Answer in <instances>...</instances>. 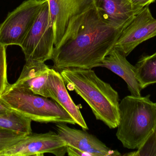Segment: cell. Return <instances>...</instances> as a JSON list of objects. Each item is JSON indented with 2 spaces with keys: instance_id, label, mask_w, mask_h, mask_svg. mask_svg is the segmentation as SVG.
<instances>
[{
  "instance_id": "6da1fadb",
  "label": "cell",
  "mask_w": 156,
  "mask_h": 156,
  "mask_svg": "<svg viewBox=\"0 0 156 156\" xmlns=\"http://www.w3.org/2000/svg\"><path fill=\"white\" fill-rule=\"evenodd\" d=\"M132 20L121 26H112L102 20L95 7L91 9L72 37L55 48L51 60L54 68L98 67Z\"/></svg>"
},
{
  "instance_id": "7a4b0ae2",
  "label": "cell",
  "mask_w": 156,
  "mask_h": 156,
  "mask_svg": "<svg viewBox=\"0 0 156 156\" xmlns=\"http://www.w3.org/2000/svg\"><path fill=\"white\" fill-rule=\"evenodd\" d=\"M69 90L74 91L90 106L96 120L110 129L119 122V96L109 83L101 79L92 69L69 67L60 71Z\"/></svg>"
},
{
  "instance_id": "3957f363",
  "label": "cell",
  "mask_w": 156,
  "mask_h": 156,
  "mask_svg": "<svg viewBox=\"0 0 156 156\" xmlns=\"http://www.w3.org/2000/svg\"><path fill=\"white\" fill-rule=\"evenodd\" d=\"M146 97L126 96L119 103V122L116 133L123 146L138 149L156 126V103Z\"/></svg>"
},
{
  "instance_id": "277c9868",
  "label": "cell",
  "mask_w": 156,
  "mask_h": 156,
  "mask_svg": "<svg viewBox=\"0 0 156 156\" xmlns=\"http://www.w3.org/2000/svg\"><path fill=\"white\" fill-rule=\"evenodd\" d=\"M1 98L14 111L37 122L76 125L69 114L55 101L10 84Z\"/></svg>"
},
{
  "instance_id": "5b68a950",
  "label": "cell",
  "mask_w": 156,
  "mask_h": 156,
  "mask_svg": "<svg viewBox=\"0 0 156 156\" xmlns=\"http://www.w3.org/2000/svg\"><path fill=\"white\" fill-rule=\"evenodd\" d=\"M54 31L55 48L75 34L86 13L95 8L94 0H48Z\"/></svg>"
},
{
  "instance_id": "8992f818",
  "label": "cell",
  "mask_w": 156,
  "mask_h": 156,
  "mask_svg": "<svg viewBox=\"0 0 156 156\" xmlns=\"http://www.w3.org/2000/svg\"><path fill=\"white\" fill-rule=\"evenodd\" d=\"M20 47L26 60L45 62L52 60L55 49L54 31L48 1L42 6Z\"/></svg>"
},
{
  "instance_id": "52a82bcc",
  "label": "cell",
  "mask_w": 156,
  "mask_h": 156,
  "mask_svg": "<svg viewBox=\"0 0 156 156\" xmlns=\"http://www.w3.org/2000/svg\"><path fill=\"white\" fill-rule=\"evenodd\" d=\"M47 1L27 0L9 13L0 25V44L5 46H20Z\"/></svg>"
},
{
  "instance_id": "ba28073f",
  "label": "cell",
  "mask_w": 156,
  "mask_h": 156,
  "mask_svg": "<svg viewBox=\"0 0 156 156\" xmlns=\"http://www.w3.org/2000/svg\"><path fill=\"white\" fill-rule=\"evenodd\" d=\"M66 143L55 132L27 135L20 142L0 154V156H43L51 154L64 156L67 153Z\"/></svg>"
},
{
  "instance_id": "9c48e42d",
  "label": "cell",
  "mask_w": 156,
  "mask_h": 156,
  "mask_svg": "<svg viewBox=\"0 0 156 156\" xmlns=\"http://www.w3.org/2000/svg\"><path fill=\"white\" fill-rule=\"evenodd\" d=\"M155 36L156 19L145 6L125 28L115 47L126 57L141 43Z\"/></svg>"
},
{
  "instance_id": "30bf717a",
  "label": "cell",
  "mask_w": 156,
  "mask_h": 156,
  "mask_svg": "<svg viewBox=\"0 0 156 156\" xmlns=\"http://www.w3.org/2000/svg\"><path fill=\"white\" fill-rule=\"evenodd\" d=\"M57 133L68 146L75 147L93 156H121L117 150L106 146L96 136L85 130L70 128L66 123H56Z\"/></svg>"
},
{
  "instance_id": "8fae6325",
  "label": "cell",
  "mask_w": 156,
  "mask_h": 156,
  "mask_svg": "<svg viewBox=\"0 0 156 156\" xmlns=\"http://www.w3.org/2000/svg\"><path fill=\"white\" fill-rule=\"evenodd\" d=\"M50 69L45 62L26 60L19 78L11 86L25 89L37 95L51 98L48 86Z\"/></svg>"
},
{
  "instance_id": "7c38bea8",
  "label": "cell",
  "mask_w": 156,
  "mask_h": 156,
  "mask_svg": "<svg viewBox=\"0 0 156 156\" xmlns=\"http://www.w3.org/2000/svg\"><path fill=\"white\" fill-rule=\"evenodd\" d=\"M94 3L102 20L115 27L132 21L144 9L130 0H94Z\"/></svg>"
},
{
  "instance_id": "4fadbf2b",
  "label": "cell",
  "mask_w": 156,
  "mask_h": 156,
  "mask_svg": "<svg viewBox=\"0 0 156 156\" xmlns=\"http://www.w3.org/2000/svg\"><path fill=\"white\" fill-rule=\"evenodd\" d=\"M65 82L60 72L55 69L50 68L48 79V86L53 99L65 109L75 121L76 124L83 130L89 129L84 118L72 100L66 88Z\"/></svg>"
},
{
  "instance_id": "5bb4252c",
  "label": "cell",
  "mask_w": 156,
  "mask_h": 156,
  "mask_svg": "<svg viewBox=\"0 0 156 156\" xmlns=\"http://www.w3.org/2000/svg\"><path fill=\"white\" fill-rule=\"evenodd\" d=\"M98 67H105L121 77L127 85L131 95L141 96L142 89L136 78L135 66L131 64L125 55L115 47L105 57Z\"/></svg>"
},
{
  "instance_id": "9a60e30c",
  "label": "cell",
  "mask_w": 156,
  "mask_h": 156,
  "mask_svg": "<svg viewBox=\"0 0 156 156\" xmlns=\"http://www.w3.org/2000/svg\"><path fill=\"white\" fill-rule=\"evenodd\" d=\"M135 67L136 78L142 89L156 83V55L142 57Z\"/></svg>"
},
{
  "instance_id": "2e32d148",
  "label": "cell",
  "mask_w": 156,
  "mask_h": 156,
  "mask_svg": "<svg viewBox=\"0 0 156 156\" xmlns=\"http://www.w3.org/2000/svg\"><path fill=\"white\" fill-rule=\"evenodd\" d=\"M32 120L15 111L0 114V128L27 135L32 133Z\"/></svg>"
},
{
  "instance_id": "e0dca14e",
  "label": "cell",
  "mask_w": 156,
  "mask_h": 156,
  "mask_svg": "<svg viewBox=\"0 0 156 156\" xmlns=\"http://www.w3.org/2000/svg\"><path fill=\"white\" fill-rule=\"evenodd\" d=\"M26 136L0 128V154L16 144Z\"/></svg>"
},
{
  "instance_id": "ac0fdd59",
  "label": "cell",
  "mask_w": 156,
  "mask_h": 156,
  "mask_svg": "<svg viewBox=\"0 0 156 156\" xmlns=\"http://www.w3.org/2000/svg\"><path fill=\"white\" fill-rule=\"evenodd\" d=\"M6 47L0 44V98L10 85L7 79Z\"/></svg>"
},
{
  "instance_id": "d6986e66",
  "label": "cell",
  "mask_w": 156,
  "mask_h": 156,
  "mask_svg": "<svg viewBox=\"0 0 156 156\" xmlns=\"http://www.w3.org/2000/svg\"><path fill=\"white\" fill-rule=\"evenodd\" d=\"M124 156H156V126L154 132L143 146L135 152L124 155Z\"/></svg>"
},
{
  "instance_id": "ffe728a7",
  "label": "cell",
  "mask_w": 156,
  "mask_h": 156,
  "mask_svg": "<svg viewBox=\"0 0 156 156\" xmlns=\"http://www.w3.org/2000/svg\"><path fill=\"white\" fill-rule=\"evenodd\" d=\"M67 153L68 155L69 156H93L91 154L68 145L67 147Z\"/></svg>"
},
{
  "instance_id": "44dd1931",
  "label": "cell",
  "mask_w": 156,
  "mask_h": 156,
  "mask_svg": "<svg viewBox=\"0 0 156 156\" xmlns=\"http://www.w3.org/2000/svg\"><path fill=\"white\" fill-rule=\"evenodd\" d=\"M132 3L138 7H144L149 6V5L154 3L156 0H130Z\"/></svg>"
},
{
  "instance_id": "7402d4cb",
  "label": "cell",
  "mask_w": 156,
  "mask_h": 156,
  "mask_svg": "<svg viewBox=\"0 0 156 156\" xmlns=\"http://www.w3.org/2000/svg\"><path fill=\"white\" fill-rule=\"evenodd\" d=\"M13 111L10 106L0 98V114L10 112Z\"/></svg>"
},
{
  "instance_id": "603a6c76",
  "label": "cell",
  "mask_w": 156,
  "mask_h": 156,
  "mask_svg": "<svg viewBox=\"0 0 156 156\" xmlns=\"http://www.w3.org/2000/svg\"><path fill=\"white\" fill-rule=\"evenodd\" d=\"M154 55H156V52H155V53H154Z\"/></svg>"
},
{
  "instance_id": "cb8c5ba5",
  "label": "cell",
  "mask_w": 156,
  "mask_h": 156,
  "mask_svg": "<svg viewBox=\"0 0 156 156\" xmlns=\"http://www.w3.org/2000/svg\"><path fill=\"white\" fill-rule=\"evenodd\" d=\"M47 1H48V0H47Z\"/></svg>"
}]
</instances>
